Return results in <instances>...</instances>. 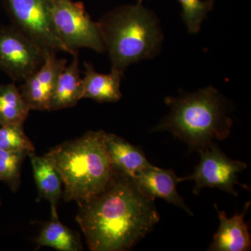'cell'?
Instances as JSON below:
<instances>
[{
  "instance_id": "obj_13",
  "label": "cell",
  "mask_w": 251,
  "mask_h": 251,
  "mask_svg": "<svg viewBox=\"0 0 251 251\" xmlns=\"http://www.w3.org/2000/svg\"><path fill=\"white\" fill-rule=\"evenodd\" d=\"M28 156L39 193L38 201H49L51 204V218L58 219L57 204L63 194L62 179L58 172L45 156H37L32 151L28 153Z\"/></svg>"
},
{
  "instance_id": "obj_8",
  "label": "cell",
  "mask_w": 251,
  "mask_h": 251,
  "mask_svg": "<svg viewBox=\"0 0 251 251\" xmlns=\"http://www.w3.org/2000/svg\"><path fill=\"white\" fill-rule=\"evenodd\" d=\"M45 50L17 27L0 28V69L16 81H24L40 68Z\"/></svg>"
},
{
  "instance_id": "obj_16",
  "label": "cell",
  "mask_w": 251,
  "mask_h": 251,
  "mask_svg": "<svg viewBox=\"0 0 251 251\" xmlns=\"http://www.w3.org/2000/svg\"><path fill=\"white\" fill-rule=\"evenodd\" d=\"M37 249L41 247L52 248L60 251H80L82 244L80 236L63 225L59 219H52L46 223L36 238Z\"/></svg>"
},
{
  "instance_id": "obj_4",
  "label": "cell",
  "mask_w": 251,
  "mask_h": 251,
  "mask_svg": "<svg viewBox=\"0 0 251 251\" xmlns=\"http://www.w3.org/2000/svg\"><path fill=\"white\" fill-rule=\"evenodd\" d=\"M98 24L112 70L122 74L130 64L153 58L161 49L163 34L158 19L143 3L115 8Z\"/></svg>"
},
{
  "instance_id": "obj_14",
  "label": "cell",
  "mask_w": 251,
  "mask_h": 251,
  "mask_svg": "<svg viewBox=\"0 0 251 251\" xmlns=\"http://www.w3.org/2000/svg\"><path fill=\"white\" fill-rule=\"evenodd\" d=\"M83 97V82L79 69L78 54H74L72 64L59 74L52 91L49 110L75 106Z\"/></svg>"
},
{
  "instance_id": "obj_19",
  "label": "cell",
  "mask_w": 251,
  "mask_h": 251,
  "mask_svg": "<svg viewBox=\"0 0 251 251\" xmlns=\"http://www.w3.org/2000/svg\"><path fill=\"white\" fill-rule=\"evenodd\" d=\"M181 6V18L188 32L196 34L208 13L214 8V0H177Z\"/></svg>"
},
{
  "instance_id": "obj_11",
  "label": "cell",
  "mask_w": 251,
  "mask_h": 251,
  "mask_svg": "<svg viewBox=\"0 0 251 251\" xmlns=\"http://www.w3.org/2000/svg\"><path fill=\"white\" fill-rule=\"evenodd\" d=\"M251 205L247 203L244 211L241 214L236 213L234 216L229 219L226 212L219 210L215 204L219 214L220 226L217 232L214 236V239L209 247L211 251H247L251 247V237L249 226L244 221L246 213Z\"/></svg>"
},
{
  "instance_id": "obj_3",
  "label": "cell",
  "mask_w": 251,
  "mask_h": 251,
  "mask_svg": "<svg viewBox=\"0 0 251 251\" xmlns=\"http://www.w3.org/2000/svg\"><path fill=\"white\" fill-rule=\"evenodd\" d=\"M169 114L152 131H168L187 144L191 150H200L224 140L230 134L232 120L227 114L226 99L213 87L165 100Z\"/></svg>"
},
{
  "instance_id": "obj_22",
  "label": "cell",
  "mask_w": 251,
  "mask_h": 251,
  "mask_svg": "<svg viewBox=\"0 0 251 251\" xmlns=\"http://www.w3.org/2000/svg\"><path fill=\"white\" fill-rule=\"evenodd\" d=\"M1 201H0V205H1Z\"/></svg>"
},
{
  "instance_id": "obj_15",
  "label": "cell",
  "mask_w": 251,
  "mask_h": 251,
  "mask_svg": "<svg viewBox=\"0 0 251 251\" xmlns=\"http://www.w3.org/2000/svg\"><path fill=\"white\" fill-rule=\"evenodd\" d=\"M85 76L82 99H91L99 103L117 102L122 98L121 79L123 74L111 70L108 74H100L94 70L93 66L85 62Z\"/></svg>"
},
{
  "instance_id": "obj_17",
  "label": "cell",
  "mask_w": 251,
  "mask_h": 251,
  "mask_svg": "<svg viewBox=\"0 0 251 251\" xmlns=\"http://www.w3.org/2000/svg\"><path fill=\"white\" fill-rule=\"evenodd\" d=\"M30 110L14 84H0V126L23 125Z\"/></svg>"
},
{
  "instance_id": "obj_9",
  "label": "cell",
  "mask_w": 251,
  "mask_h": 251,
  "mask_svg": "<svg viewBox=\"0 0 251 251\" xmlns=\"http://www.w3.org/2000/svg\"><path fill=\"white\" fill-rule=\"evenodd\" d=\"M42 65L24 80L20 88L30 110H49L50 100L60 73L67 67L65 59L56 57L54 51L45 49Z\"/></svg>"
},
{
  "instance_id": "obj_12",
  "label": "cell",
  "mask_w": 251,
  "mask_h": 251,
  "mask_svg": "<svg viewBox=\"0 0 251 251\" xmlns=\"http://www.w3.org/2000/svg\"><path fill=\"white\" fill-rule=\"evenodd\" d=\"M105 149L112 168L134 179L136 175L151 166L140 149L112 133H105Z\"/></svg>"
},
{
  "instance_id": "obj_21",
  "label": "cell",
  "mask_w": 251,
  "mask_h": 251,
  "mask_svg": "<svg viewBox=\"0 0 251 251\" xmlns=\"http://www.w3.org/2000/svg\"><path fill=\"white\" fill-rule=\"evenodd\" d=\"M143 0H138V3H143Z\"/></svg>"
},
{
  "instance_id": "obj_5",
  "label": "cell",
  "mask_w": 251,
  "mask_h": 251,
  "mask_svg": "<svg viewBox=\"0 0 251 251\" xmlns=\"http://www.w3.org/2000/svg\"><path fill=\"white\" fill-rule=\"evenodd\" d=\"M52 14L61 40L73 55L79 48L97 52L105 51L98 23L87 14L83 3L72 0H52Z\"/></svg>"
},
{
  "instance_id": "obj_2",
  "label": "cell",
  "mask_w": 251,
  "mask_h": 251,
  "mask_svg": "<svg viewBox=\"0 0 251 251\" xmlns=\"http://www.w3.org/2000/svg\"><path fill=\"white\" fill-rule=\"evenodd\" d=\"M105 133L87 132L44 155L58 172L67 202H85L103 191L111 179L114 169L105 149Z\"/></svg>"
},
{
  "instance_id": "obj_10",
  "label": "cell",
  "mask_w": 251,
  "mask_h": 251,
  "mask_svg": "<svg viewBox=\"0 0 251 251\" xmlns=\"http://www.w3.org/2000/svg\"><path fill=\"white\" fill-rule=\"evenodd\" d=\"M133 179L144 192L153 199L161 198L193 216V213L178 193L176 186L181 180L174 171L151 165L138 173Z\"/></svg>"
},
{
  "instance_id": "obj_20",
  "label": "cell",
  "mask_w": 251,
  "mask_h": 251,
  "mask_svg": "<svg viewBox=\"0 0 251 251\" xmlns=\"http://www.w3.org/2000/svg\"><path fill=\"white\" fill-rule=\"evenodd\" d=\"M0 150L32 152L35 148L25 133L23 125H16L0 126Z\"/></svg>"
},
{
  "instance_id": "obj_1",
  "label": "cell",
  "mask_w": 251,
  "mask_h": 251,
  "mask_svg": "<svg viewBox=\"0 0 251 251\" xmlns=\"http://www.w3.org/2000/svg\"><path fill=\"white\" fill-rule=\"evenodd\" d=\"M78 205L76 221L92 251L130 250L160 221L154 199L115 170L103 191Z\"/></svg>"
},
{
  "instance_id": "obj_6",
  "label": "cell",
  "mask_w": 251,
  "mask_h": 251,
  "mask_svg": "<svg viewBox=\"0 0 251 251\" xmlns=\"http://www.w3.org/2000/svg\"><path fill=\"white\" fill-rule=\"evenodd\" d=\"M10 13L22 31L43 49L72 54L59 37L52 14V0H6Z\"/></svg>"
},
{
  "instance_id": "obj_7",
  "label": "cell",
  "mask_w": 251,
  "mask_h": 251,
  "mask_svg": "<svg viewBox=\"0 0 251 251\" xmlns=\"http://www.w3.org/2000/svg\"><path fill=\"white\" fill-rule=\"evenodd\" d=\"M199 152L201 161L196 167L194 173L189 176L180 177L181 182L190 180L195 181L193 192L196 194L201 192L202 188L209 187L218 188L237 196L234 185L240 184L238 181V175L247 169V163L231 159L214 142L200 150Z\"/></svg>"
},
{
  "instance_id": "obj_18",
  "label": "cell",
  "mask_w": 251,
  "mask_h": 251,
  "mask_svg": "<svg viewBox=\"0 0 251 251\" xmlns=\"http://www.w3.org/2000/svg\"><path fill=\"white\" fill-rule=\"evenodd\" d=\"M27 151L0 150V181L16 191L21 184V166L28 156Z\"/></svg>"
}]
</instances>
